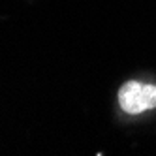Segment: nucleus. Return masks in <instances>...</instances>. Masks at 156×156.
<instances>
[{"instance_id": "1", "label": "nucleus", "mask_w": 156, "mask_h": 156, "mask_svg": "<svg viewBox=\"0 0 156 156\" xmlns=\"http://www.w3.org/2000/svg\"><path fill=\"white\" fill-rule=\"evenodd\" d=\"M119 105L128 115H139L156 107V87L136 79L126 81L119 88Z\"/></svg>"}]
</instances>
